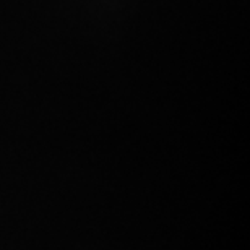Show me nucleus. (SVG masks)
Returning a JSON list of instances; mask_svg holds the SVG:
<instances>
[]
</instances>
